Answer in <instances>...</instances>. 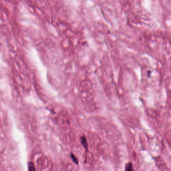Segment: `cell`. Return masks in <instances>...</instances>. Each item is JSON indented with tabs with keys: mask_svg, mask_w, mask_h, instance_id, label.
Returning <instances> with one entry per match:
<instances>
[{
	"mask_svg": "<svg viewBox=\"0 0 171 171\" xmlns=\"http://www.w3.org/2000/svg\"><path fill=\"white\" fill-rule=\"evenodd\" d=\"M29 171H36V169L33 163L30 162L29 163Z\"/></svg>",
	"mask_w": 171,
	"mask_h": 171,
	"instance_id": "3957f363",
	"label": "cell"
},
{
	"mask_svg": "<svg viewBox=\"0 0 171 171\" xmlns=\"http://www.w3.org/2000/svg\"><path fill=\"white\" fill-rule=\"evenodd\" d=\"M125 171H133V166L132 162H129L126 164Z\"/></svg>",
	"mask_w": 171,
	"mask_h": 171,
	"instance_id": "7a4b0ae2",
	"label": "cell"
},
{
	"mask_svg": "<svg viewBox=\"0 0 171 171\" xmlns=\"http://www.w3.org/2000/svg\"><path fill=\"white\" fill-rule=\"evenodd\" d=\"M70 156L71 157V158H72V160L74 162V163L78 165V159H77L76 155H74L73 154L71 153V154H70Z\"/></svg>",
	"mask_w": 171,
	"mask_h": 171,
	"instance_id": "277c9868",
	"label": "cell"
},
{
	"mask_svg": "<svg viewBox=\"0 0 171 171\" xmlns=\"http://www.w3.org/2000/svg\"><path fill=\"white\" fill-rule=\"evenodd\" d=\"M80 140H81V144H82L83 147L87 151V150H88V144H87V138H86L85 136H82L81 137V138H80Z\"/></svg>",
	"mask_w": 171,
	"mask_h": 171,
	"instance_id": "6da1fadb",
	"label": "cell"
}]
</instances>
